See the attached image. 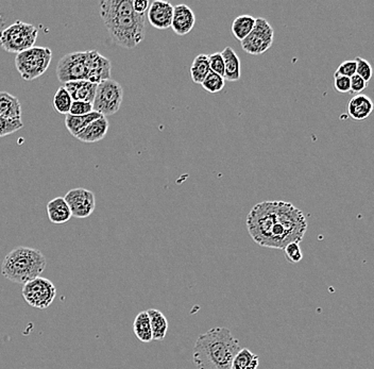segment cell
Returning <instances> with one entry per match:
<instances>
[{"mask_svg":"<svg viewBox=\"0 0 374 369\" xmlns=\"http://www.w3.org/2000/svg\"><path fill=\"white\" fill-rule=\"evenodd\" d=\"M367 86L368 82L359 77L358 75L353 76L351 78V92L354 93L355 95L361 94L363 90L367 88Z\"/></svg>","mask_w":374,"mask_h":369,"instance_id":"35","label":"cell"},{"mask_svg":"<svg viewBox=\"0 0 374 369\" xmlns=\"http://www.w3.org/2000/svg\"><path fill=\"white\" fill-rule=\"evenodd\" d=\"M57 77L62 83L90 81L92 78V50L65 54L57 66Z\"/></svg>","mask_w":374,"mask_h":369,"instance_id":"5","label":"cell"},{"mask_svg":"<svg viewBox=\"0 0 374 369\" xmlns=\"http://www.w3.org/2000/svg\"><path fill=\"white\" fill-rule=\"evenodd\" d=\"M251 238L262 247L283 250L291 242H301L308 221L300 209L286 201L255 204L247 216Z\"/></svg>","mask_w":374,"mask_h":369,"instance_id":"1","label":"cell"},{"mask_svg":"<svg viewBox=\"0 0 374 369\" xmlns=\"http://www.w3.org/2000/svg\"><path fill=\"white\" fill-rule=\"evenodd\" d=\"M173 10L175 7L168 1L154 0L150 4L147 12L148 22L158 30H166L173 25Z\"/></svg>","mask_w":374,"mask_h":369,"instance_id":"12","label":"cell"},{"mask_svg":"<svg viewBox=\"0 0 374 369\" xmlns=\"http://www.w3.org/2000/svg\"><path fill=\"white\" fill-rule=\"evenodd\" d=\"M373 111V100L367 95H354L346 105V114L354 122H363Z\"/></svg>","mask_w":374,"mask_h":369,"instance_id":"14","label":"cell"},{"mask_svg":"<svg viewBox=\"0 0 374 369\" xmlns=\"http://www.w3.org/2000/svg\"><path fill=\"white\" fill-rule=\"evenodd\" d=\"M109 127V120L107 119V117L103 116V117L90 124L81 134L76 136V139L83 143H90V144L99 142V141L105 138Z\"/></svg>","mask_w":374,"mask_h":369,"instance_id":"16","label":"cell"},{"mask_svg":"<svg viewBox=\"0 0 374 369\" xmlns=\"http://www.w3.org/2000/svg\"><path fill=\"white\" fill-rule=\"evenodd\" d=\"M100 16L113 43L133 49L145 40L146 14L133 9L131 0H103Z\"/></svg>","mask_w":374,"mask_h":369,"instance_id":"2","label":"cell"},{"mask_svg":"<svg viewBox=\"0 0 374 369\" xmlns=\"http://www.w3.org/2000/svg\"><path fill=\"white\" fill-rule=\"evenodd\" d=\"M274 30L267 20L257 18L252 33L242 42V48L247 54L259 56L265 54L274 44Z\"/></svg>","mask_w":374,"mask_h":369,"instance_id":"10","label":"cell"},{"mask_svg":"<svg viewBox=\"0 0 374 369\" xmlns=\"http://www.w3.org/2000/svg\"><path fill=\"white\" fill-rule=\"evenodd\" d=\"M201 86L210 94H217V93L221 92L223 88H225L226 80L225 78L221 77L218 74L211 71Z\"/></svg>","mask_w":374,"mask_h":369,"instance_id":"27","label":"cell"},{"mask_svg":"<svg viewBox=\"0 0 374 369\" xmlns=\"http://www.w3.org/2000/svg\"><path fill=\"white\" fill-rule=\"evenodd\" d=\"M47 214L49 221L57 225L67 223L73 217L71 208L64 197H57L50 200L47 204Z\"/></svg>","mask_w":374,"mask_h":369,"instance_id":"17","label":"cell"},{"mask_svg":"<svg viewBox=\"0 0 374 369\" xmlns=\"http://www.w3.org/2000/svg\"><path fill=\"white\" fill-rule=\"evenodd\" d=\"M0 116L9 119H22L20 99L8 92H0Z\"/></svg>","mask_w":374,"mask_h":369,"instance_id":"18","label":"cell"},{"mask_svg":"<svg viewBox=\"0 0 374 369\" xmlns=\"http://www.w3.org/2000/svg\"><path fill=\"white\" fill-rule=\"evenodd\" d=\"M355 61H356L357 65L356 75L363 78L365 81L369 82L371 80L372 76H373L372 65L367 60L361 58V57H357Z\"/></svg>","mask_w":374,"mask_h":369,"instance_id":"30","label":"cell"},{"mask_svg":"<svg viewBox=\"0 0 374 369\" xmlns=\"http://www.w3.org/2000/svg\"><path fill=\"white\" fill-rule=\"evenodd\" d=\"M37 27L27 23L18 22L0 31V48L11 54H21L35 47L37 39Z\"/></svg>","mask_w":374,"mask_h":369,"instance_id":"6","label":"cell"},{"mask_svg":"<svg viewBox=\"0 0 374 369\" xmlns=\"http://www.w3.org/2000/svg\"><path fill=\"white\" fill-rule=\"evenodd\" d=\"M196 16L189 6L177 5L173 10V25L171 29L177 35H189L195 27Z\"/></svg>","mask_w":374,"mask_h":369,"instance_id":"13","label":"cell"},{"mask_svg":"<svg viewBox=\"0 0 374 369\" xmlns=\"http://www.w3.org/2000/svg\"><path fill=\"white\" fill-rule=\"evenodd\" d=\"M64 198L71 208V214L76 218H86L90 216L96 208L95 194L83 187L71 189L67 192Z\"/></svg>","mask_w":374,"mask_h":369,"instance_id":"11","label":"cell"},{"mask_svg":"<svg viewBox=\"0 0 374 369\" xmlns=\"http://www.w3.org/2000/svg\"><path fill=\"white\" fill-rule=\"evenodd\" d=\"M47 261L43 252L35 248H16L6 256L1 264V274L6 279L18 284H26L41 277Z\"/></svg>","mask_w":374,"mask_h":369,"instance_id":"4","label":"cell"},{"mask_svg":"<svg viewBox=\"0 0 374 369\" xmlns=\"http://www.w3.org/2000/svg\"><path fill=\"white\" fill-rule=\"evenodd\" d=\"M92 112H94L93 103L86 102V101H74L69 114L75 116H83L92 113Z\"/></svg>","mask_w":374,"mask_h":369,"instance_id":"33","label":"cell"},{"mask_svg":"<svg viewBox=\"0 0 374 369\" xmlns=\"http://www.w3.org/2000/svg\"><path fill=\"white\" fill-rule=\"evenodd\" d=\"M257 18L251 16H240L233 20L232 33L238 41L242 42L251 33L255 26Z\"/></svg>","mask_w":374,"mask_h":369,"instance_id":"24","label":"cell"},{"mask_svg":"<svg viewBox=\"0 0 374 369\" xmlns=\"http://www.w3.org/2000/svg\"><path fill=\"white\" fill-rule=\"evenodd\" d=\"M209 61H210L211 71L225 78L226 66L223 54L214 52V54H209Z\"/></svg>","mask_w":374,"mask_h":369,"instance_id":"29","label":"cell"},{"mask_svg":"<svg viewBox=\"0 0 374 369\" xmlns=\"http://www.w3.org/2000/svg\"><path fill=\"white\" fill-rule=\"evenodd\" d=\"M259 358L248 348L240 349L232 363L231 369H257Z\"/></svg>","mask_w":374,"mask_h":369,"instance_id":"25","label":"cell"},{"mask_svg":"<svg viewBox=\"0 0 374 369\" xmlns=\"http://www.w3.org/2000/svg\"><path fill=\"white\" fill-rule=\"evenodd\" d=\"M211 71H211L208 54H199L194 59L191 66V77L196 84L204 83Z\"/></svg>","mask_w":374,"mask_h":369,"instance_id":"23","label":"cell"},{"mask_svg":"<svg viewBox=\"0 0 374 369\" xmlns=\"http://www.w3.org/2000/svg\"><path fill=\"white\" fill-rule=\"evenodd\" d=\"M52 60V52L48 47H35L16 54V66L22 79L33 81L47 71Z\"/></svg>","mask_w":374,"mask_h":369,"instance_id":"7","label":"cell"},{"mask_svg":"<svg viewBox=\"0 0 374 369\" xmlns=\"http://www.w3.org/2000/svg\"><path fill=\"white\" fill-rule=\"evenodd\" d=\"M223 60H225V80L230 82L238 81L240 79V59L234 52L233 48L226 47L221 52Z\"/></svg>","mask_w":374,"mask_h":369,"instance_id":"20","label":"cell"},{"mask_svg":"<svg viewBox=\"0 0 374 369\" xmlns=\"http://www.w3.org/2000/svg\"><path fill=\"white\" fill-rule=\"evenodd\" d=\"M356 61L346 60L337 67L334 75L344 76V77L352 78L356 75Z\"/></svg>","mask_w":374,"mask_h":369,"instance_id":"32","label":"cell"},{"mask_svg":"<svg viewBox=\"0 0 374 369\" xmlns=\"http://www.w3.org/2000/svg\"><path fill=\"white\" fill-rule=\"evenodd\" d=\"M103 117L101 114L97 113V112H92L88 115L83 116H75L69 115L65 116V126H66L67 130H69V134L73 136H77L78 134H81L86 127H88L90 124H92L93 122H95L96 119Z\"/></svg>","mask_w":374,"mask_h":369,"instance_id":"19","label":"cell"},{"mask_svg":"<svg viewBox=\"0 0 374 369\" xmlns=\"http://www.w3.org/2000/svg\"><path fill=\"white\" fill-rule=\"evenodd\" d=\"M149 7L150 3L148 0H133V9L136 13L146 14Z\"/></svg>","mask_w":374,"mask_h":369,"instance_id":"36","label":"cell"},{"mask_svg":"<svg viewBox=\"0 0 374 369\" xmlns=\"http://www.w3.org/2000/svg\"><path fill=\"white\" fill-rule=\"evenodd\" d=\"M124 99V88L115 80H105L98 84L93 107L103 116L114 115L119 111Z\"/></svg>","mask_w":374,"mask_h":369,"instance_id":"8","label":"cell"},{"mask_svg":"<svg viewBox=\"0 0 374 369\" xmlns=\"http://www.w3.org/2000/svg\"><path fill=\"white\" fill-rule=\"evenodd\" d=\"M73 102V97L71 96L69 90L64 88V86H60V88H58V90H57L56 94H54V100H52V105H54V110H56L58 113L69 115Z\"/></svg>","mask_w":374,"mask_h":369,"instance_id":"26","label":"cell"},{"mask_svg":"<svg viewBox=\"0 0 374 369\" xmlns=\"http://www.w3.org/2000/svg\"><path fill=\"white\" fill-rule=\"evenodd\" d=\"M64 88L69 90L74 101H86V102H94L96 97L98 84L90 81H73L64 84Z\"/></svg>","mask_w":374,"mask_h":369,"instance_id":"15","label":"cell"},{"mask_svg":"<svg viewBox=\"0 0 374 369\" xmlns=\"http://www.w3.org/2000/svg\"><path fill=\"white\" fill-rule=\"evenodd\" d=\"M240 349V341L230 329L217 327L198 336L193 362L197 369H231Z\"/></svg>","mask_w":374,"mask_h":369,"instance_id":"3","label":"cell"},{"mask_svg":"<svg viewBox=\"0 0 374 369\" xmlns=\"http://www.w3.org/2000/svg\"><path fill=\"white\" fill-rule=\"evenodd\" d=\"M284 252L286 260L293 264L301 262L302 259H303V254H302L299 242H291L288 246H286Z\"/></svg>","mask_w":374,"mask_h":369,"instance_id":"31","label":"cell"},{"mask_svg":"<svg viewBox=\"0 0 374 369\" xmlns=\"http://www.w3.org/2000/svg\"><path fill=\"white\" fill-rule=\"evenodd\" d=\"M334 86L340 94H346L351 92V78L334 75Z\"/></svg>","mask_w":374,"mask_h":369,"instance_id":"34","label":"cell"},{"mask_svg":"<svg viewBox=\"0 0 374 369\" xmlns=\"http://www.w3.org/2000/svg\"><path fill=\"white\" fill-rule=\"evenodd\" d=\"M22 294L30 307L45 310L54 303L57 288L50 280L39 277L25 284Z\"/></svg>","mask_w":374,"mask_h":369,"instance_id":"9","label":"cell"},{"mask_svg":"<svg viewBox=\"0 0 374 369\" xmlns=\"http://www.w3.org/2000/svg\"><path fill=\"white\" fill-rule=\"evenodd\" d=\"M147 312L149 314L153 341H163L166 336L167 331H168V320L165 317L164 314L158 310L149 309Z\"/></svg>","mask_w":374,"mask_h":369,"instance_id":"22","label":"cell"},{"mask_svg":"<svg viewBox=\"0 0 374 369\" xmlns=\"http://www.w3.org/2000/svg\"><path fill=\"white\" fill-rule=\"evenodd\" d=\"M24 128L22 119H9L0 116V138L16 134Z\"/></svg>","mask_w":374,"mask_h":369,"instance_id":"28","label":"cell"},{"mask_svg":"<svg viewBox=\"0 0 374 369\" xmlns=\"http://www.w3.org/2000/svg\"><path fill=\"white\" fill-rule=\"evenodd\" d=\"M133 332L135 336L143 343H150L153 341L151 324H150L149 314L147 311L139 312L137 314L133 322Z\"/></svg>","mask_w":374,"mask_h":369,"instance_id":"21","label":"cell"}]
</instances>
